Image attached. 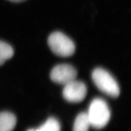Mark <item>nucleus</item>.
I'll return each instance as SVG.
<instances>
[{
    "mask_svg": "<svg viewBox=\"0 0 131 131\" xmlns=\"http://www.w3.org/2000/svg\"><path fill=\"white\" fill-rule=\"evenodd\" d=\"M86 114L91 126L96 129L104 127L111 115L108 104L101 98H96L91 101Z\"/></svg>",
    "mask_w": 131,
    "mask_h": 131,
    "instance_id": "1",
    "label": "nucleus"
},
{
    "mask_svg": "<svg viewBox=\"0 0 131 131\" xmlns=\"http://www.w3.org/2000/svg\"><path fill=\"white\" fill-rule=\"evenodd\" d=\"M94 83L100 90L110 97H117L120 90L117 82L105 69L102 68L95 69L92 73Z\"/></svg>",
    "mask_w": 131,
    "mask_h": 131,
    "instance_id": "2",
    "label": "nucleus"
},
{
    "mask_svg": "<svg viewBox=\"0 0 131 131\" xmlns=\"http://www.w3.org/2000/svg\"><path fill=\"white\" fill-rule=\"evenodd\" d=\"M48 43L52 52L60 57H70L75 51V46L73 41L59 31L53 32L49 36Z\"/></svg>",
    "mask_w": 131,
    "mask_h": 131,
    "instance_id": "3",
    "label": "nucleus"
},
{
    "mask_svg": "<svg viewBox=\"0 0 131 131\" xmlns=\"http://www.w3.org/2000/svg\"><path fill=\"white\" fill-rule=\"evenodd\" d=\"M64 86L63 96L69 102L78 103L86 96L87 87L83 82L75 79Z\"/></svg>",
    "mask_w": 131,
    "mask_h": 131,
    "instance_id": "4",
    "label": "nucleus"
},
{
    "mask_svg": "<svg viewBox=\"0 0 131 131\" xmlns=\"http://www.w3.org/2000/svg\"><path fill=\"white\" fill-rule=\"evenodd\" d=\"M77 76L76 69L68 64L57 65L50 72V78L53 81L64 85L75 80Z\"/></svg>",
    "mask_w": 131,
    "mask_h": 131,
    "instance_id": "5",
    "label": "nucleus"
},
{
    "mask_svg": "<svg viewBox=\"0 0 131 131\" xmlns=\"http://www.w3.org/2000/svg\"><path fill=\"white\" fill-rule=\"evenodd\" d=\"M16 118L8 112L0 113V131H12L15 127Z\"/></svg>",
    "mask_w": 131,
    "mask_h": 131,
    "instance_id": "6",
    "label": "nucleus"
},
{
    "mask_svg": "<svg viewBox=\"0 0 131 131\" xmlns=\"http://www.w3.org/2000/svg\"><path fill=\"white\" fill-rule=\"evenodd\" d=\"M91 126L86 113H81L74 122L73 131H89Z\"/></svg>",
    "mask_w": 131,
    "mask_h": 131,
    "instance_id": "7",
    "label": "nucleus"
},
{
    "mask_svg": "<svg viewBox=\"0 0 131 131\" xmlns=\"http://www.w3.org/2000/svg\"><path fill=\"white\" fill-rule=\"evenodd\" d=\"M14 55L13 48L9 44L0 40V66Z\"/></svg>",
    "mask_w": 131,
    "mask_h": 131,
    "instance_id": "8",
    "label": "nucleus"
},
{
    "mask_svg": "<svg viewBox=\"0 0 131 131\" xmlns=\"http://www.w3.org/2000/svg\"><path fill=\"white\" fill-rule=\"evenodd\" d=\"M39 131H61L59 121L54 117H50L38 128Z\"/></svg>",
    "mask_w": 131,
    "mask_h": 131,
    "instance_id": "9",
    "label": "nucleus"
},
{
    "mask_svg": "<svg viewBox=\"0 0 131 131\" xmlns=\"http://www.w3.org/2000/svg\"><path fill=\"white\" fill-rule=\"evenodd\" d=\"M9 1L13 2H21L26 1V0H9Z\"/></svg>",
    "mask_w": 131,
    "mask_h": 131,
    "instance_id": "10",
    "label": "nucleus"
},
{
    "mask_svg": "<svg viewBox=\"0 0 131 131\" xmlns=\"http://www.w3.org/2000/svg\"><path fill=\"white\" fill-rule=\"evenodd\" d=\"M27 131H35V129H30L29 130H28Z\"/></svg>",
    "mask_w": 131,
    "mask_h": 131,
    "instance_id": "11",
    "label": "nucleus"
},
{
    "mask_svg": "<svg viewBox=\"0 0 131 131\" xmlns=\"http://www.w3.org/2000/svg\"><path fill=\"white\" fill-rule=\"evenodd\" d=\"M35 131H39V130L38 129H35Z\"/></svg>",
    "mask_w": 131,
    "mask_h": 131,
    "instance_id": "12",
    "label": "nucleus"
}]
</instances>
